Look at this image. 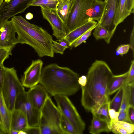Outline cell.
Listing matches in <instances>:
<instances>
[{"label":"cell","instance_id":"cell-1","mask_svg":"<svg viewBox=\"0 0 134 134\" xmlns=\"http://www.w3.org/2000/svg\"><path fill=\"white\" fill-rule=\"evenodd\" d=\"M113 75L109 65L104 61L97 60L92 64L86 76V84L80 87L81 104L86 110L91 112L110 101L107 88Z\"/></svg>","mask_w":134,"mask_h":134},{"label":"cell","instance_id":"cell-2","mask_svg":"<svg viewBox=\"0 0 134 134\" xmlns=\"http://www.w3.org/2000/svg\"><path fill=\"white\" fill-rule=\"evenodd\" d=\"M79 77L69 68L52 63L42 69L40 83L51 96L68 97L75 94L80 89Z\"/></svg>","mask_w":134,"mask_h":134},{"label":"cell","instance_id":"cell-3","mask_svg":"<svg viewBox=\"0 0 134 134\" xmlns=\"http://www.w3.org/2000/svg\"><path fill=\"white\" fill-rule=\"evenodd\" d=\"M18 35L17 43L27 44L33 48L40 57H54L53 40L51 35L42 28L37 30L26 27L13 17L11 20Z\"/></svg>","mask_w":134,"mask_h":134},{"label":"cell","instance_id":"cell-4","mask_svg":"<svg viewBox=\"0 0 134 134\" xmlns=\"http://www.w3.org/2000/svg\"><path fill=\"white\" fill-rule=\"evenodd\" d=\"M61 113L49 97L40 111V134H63L60 127Z\"/></svg>","mask_w":134,"mask_h":134},{"label":"cell","instance_id":"cell-5","mask_svg":"<svg viewBox=\"0 0 134 134\" xmlns=\"http://www.w3.org/2000/svg\"><path fill=\"white\" fill-rule=\"evenodd\" d=\"M1 90L5 103L8 109L12 112L14 109L18 96L25 91L24 87L18 78L16 71L14 68H6Z\"/></svg>","mask_w":134,"mask_h":134},{"label":"cell","instance_id":"cell-6","mask_svg":"<svg viewBox=\"0 0 134 134\" xmlns=\"http://www.w3.org/2000/svg\"><path fill=\"white\" fill-rule=\"evenodd\" d=\"M96 1L72 0L69 15L65 24L68 33L90 21L87 12Z\"/></svg>","mask_w":134,"mask_h":134},{"label":"cell","instance_id":"cell-7","mask_svg":"<svg viewBox=\"0 0 134 134\" xmlns=\"http://www.w3.org/2000/svg\"><path fill=\"white\" fill-rule=\"evenodd\" d=\"M54 97L61 114L72 124L77 134L83 133L85 123L68 97L57 95Z\"/></svg>","mask_w":134,"mask_h":134},{"label":"cell","instance_id":"cell-8","mask_svg":"<svg viewBox=\"0 0 134 134\" xmlns=\"http://www.w3.org/2000/svg\"><path fill=\"white\" fill-rule=\"evenodd\" d=\"M35 0H11L4 1L0 7V26L10 18L23 12Z\"/></svg>","mask_w":134,"mask_h":134},{"label":"cell","instance_id":"cell-9","mask_svg":"<svg viewBox=\"0 0 134 134\" xmlns=\"http://www.w3.org/2000/svg\"><path fill=\"white\" fill-rule=\"evenodd\" d=\"M14 109L22 111L26 115L29 126H39L40 111L35 108L28 100L26 92L21 93L17 97Z\"/></svg>","mask_w":134,"mask_h":134},{"label":"cell","instance_id":"cell-10","mask_svg":"<svg viewBox=\"0 0 134 134\" xmlns=\"http://www.w3.org/2000/svg\"><path fill=\"white\" fill-rule=\"evenodd\" d=\"M43 18L51 25L53 31V35L58 40L63 39L68 33L65 23L58 15L56 10L41 7Z\"/></svg>","mask_w":134,"mask_h":134},{"label":"cell","instance_id":"cell-11","mask_svg":"<svg viewBox=\"0 0 134 134\" xmlns=\"http://www.w3.org/2000/svg\"><path fill=\"white\" fill-rule=\"evenodd\" d=\"M43 64L40 59L32 60L30 65L24 72L21 79L24 87L30 88L40 83Z\"/></svg>","mask_w":134,"mask_h":134},{"label":"cell","instance_id":"cell-12","mask_svg":"<svg viewBox=\"0 0 134 134\" xmlns=\"http://www.w3.org/2000/svg\"><path fill=\"white\" fill-rule=\"evenodd\" d=\"M16 30L11 20H7L0 26V48L13 49L17 43Z\"/></svg>","mask_w":134,"mask_h":134},{"label":"cell","instance_id":"cell-13","mask_svg":"<svg viewBox=\"0 0 134 134\" xmlns=\"http://www.w3.org/2000/svg\"><path fill=\"white\" fill-rule=\"evenodd\" d=\"M118 0H107L103 16L97 24L104 27L113 36L115 30L114 25V20L115 9Z\"/></svg>","mask_w":134,"mask_h":134},{"label":"cell","instance_id":"cell-14","mask_svg":"<svg viewBox=\"0 0 134 134\" xmlns=\"http://www.w3.org/2000/svg\"><path fill=\"white\" fill-rule=\"evenodd\" d=\"M27 98L32 105L40 111L49 97L48 93L40 84L31 88L26 92Z\"/></svg>","mask_w":134,"mask_h":134},{"label":"cell","instance_id":"cell-15","mask_svg":"<svg viewBox=\"0 0 134 134\" xmlns=\"http://www.w3.org/2000/svg\"><path fill=\"white\" fill-rule=\"evenodd\" d=\"M98 23L94 20L89 21L67 33L63 38L72 47L73 43L82 35L91 29L95 28Z\"/></svg>","mask_w":134,"mask_h":134},{"label":"cell","instance_id":"cell-16","mask_svg":"<svg viewBox=\"0 0 134 134\" xmlns=\"http://www.w3.org/2000/svg\"><path fill=\"white\" fill-rule=\"evenodd\" d=\"M29 126L24 113L20 110L14 109L11 112L10 130L24 131Z\"/></svg>","mask_w":134,"mask_h":134},{"label":"cell","instance_id":"cell-17","mask_svg":"<svg viewBox=\"0 0 134 134\" xmlns=\"http://www.w3.org/2000/svg\"><path fill=\"white\" fill-rule=\"evenodd\" d=\"M0 111L2 118L0 129L5 134H9L11 112L8 109L5 103L1 89H0Z\"/></svg>","mask_w":134,"mask_h":134},{"label":"cell","instance_id":"cell-18","mask_svg":"<svg viewBox=\"0 0 134 134\" xmlns=\"http://www.w3.org/2000/svg\"><path fill=\"white\" fill-rule=\"evenodd\" d=\"M89 133L98 134L102 132L111 131L110 124L106 120L92 114V118L89 129Z\"/></svg>","mask_w":134,"mask_h":134},{"label":"cell","instance_id":"cell-19","mask_svg":"<svg viewBox=\"0 0 134 134\" xmlns=\"http://www.w3.org/2000/svg\"><path fill=\"white\" fill-rule=\"evenodd\" d=\"M106 4L104 1L96 0L87 12L90 21H97L98 23L99 22L103 14Z\"/></svg>","mask_w":134,"mask_h":134},{"label":"cell","instance_id":"cell-20","mask_svg":"<svg viewBox=\"0 0 134 134\" xmlns=\"http://www.w3.org/2000/svg\"><path fill=\"white\" fill-rule=\"evenodd\" d=\"M126 2V0L118 1L114 20V25L115 31L118 26L132 13L127 8Z\"/></svg>","mask_w":134,"mask_h":134},{"label":"cell","instance_id":"cell-21","mask_svg":"<svg viewBox=\"0 0 134 134\" xmlns=\"http://www.w3.org/2000/svg\"><path fill=\"white\" fill-rule=\"evenodd\" d=\"M111 131L117 134H132L134 132V125L114 119L111 122Z\"/></svg>","mask_w":134,"mask_h":134},{"label":"cell","instance_id":"cell-22","mask_svg":"<svg viewBox=\"0 0 134 134\" xmlns=\"http://www.w3.org/2000/svg\"><path fill=\"white\" fill-rule=\"evenodd\" d=\"M128 73V71L121 74L113 75L108 86L107 92L109 96L114 93L126 84Z\"/></svg>","mask_w":134,"mask_h":134},{"label":"cell","instance_id":"cell-23","mask_svg":"<svg viewBox=\"0 0 134 134\" xmlns=\"http://www.w3.org/2000/svg\"><path fill=\"white\" fill-rule=\"evenodd\" d=\"M72 1V0H60L57 7V13L65 24L69 15Z\"/></svg>","mask_w":134,"mask_h":134},{"label":"cell","instance_id":"cell-24","mask_svg":"<svg viewBox=\"0 0 134 134\" xmlns=\"http://www.w3.org/2000/svg\"><path fill=\"white\" fill-rule=\"evenodd\" d=\"M110 101L102 104L97 108L91 112L93 115L107 120L111 127V120L109 114Z\"/></svg>","mask_w":134,"mask_h":134},{"label":"cell","instance_id":"cell-25","mask_svg":"<svg viewBox=\"0 0 134 134\" xmlns=\"http://www.w3.org/2000/svg\"><path fill=\"white\" fill-rule=\"evenodd\" d=\"M94 29L93 35L96 40L103 39L107 43H110L111 38L108 31L98 24Z\"/></svg>","mask_w":134,"mask_h":134},{"label":"cell","instance_id":"cell-26","mask_svg":"<svg viewBox=\"0 0 134 134\" xmlns=\"http://www.w3.org/2000/svg\"><path fill=\"white\" fill-rule=\"evenodd\" d=\"M60 0H35L31 4V6H37L57 10Z\"/></svg>","mask_w":134,"mask_h":134},{"label":"cell","instance_id":"cell-27","mask_svg":"<svg viewBox=\"0 0 134 134\" xmlns=\"http://www.w3.org/2000/svg\"><path fill=\"white\" fill-rule=\"evenodd\" d=\"M60 127L63 134H77L72 124L62 114Z\"/></svg>","mask_w":134,"mask_h":134},{"label":"cell","instance_id":"cell-28","mask_svg":"<svg viewBox=\"0 0 134 134\" xmlns=\"http://www.w3.org/2000/svg\"><path fill=\"white\" fill-rule=\"evenodd\" d=\"M123 93L122 87L120 89L112 100L110 101V109H112L119 112L122 99Z\"/></svg>","mask_w":134,"mask_h":134},{"label":"cell","instance_id":"cell-29","mask_svg":"<svg viewBox=\"0 0 134 134\" xmlns=\"http://www.w3.org/2000/svg\"><path fill=\"white\" fill-rule=\"evenodd\" d=\"M69 48L68 43L63 39L53 41L52 50L54 53L63 54L65 50Z\"/></svg>","mask_w":134,"mask_h":134},{"label":"cell","instance_id":"cell-30","mask_svg":"<svg viewBox=\"0 0 134 134\" xmlns=\"http://www.w3.org/2000/svg\"><path fill=\"white\" fill-rule=\"evenodd\" d=\"M122 88V97L121 106L118 112L119 113L126 110L130 106L128 85L125 84Z\"/></svg>","mask_w":134,"mask_h":134},{"label":"cell","instance_id":"cell-31","mask_svg":"<svg viewBox=\"0 0 134 134\" xmlns=\"http://www.w3.org/2000/svg\"><path fill=\"white\" fill-rule=\"evenodd\" d=\"M95 28L90 30L76 40L73 43L72 47H76L86 41L91 35L92 31Z\"/></svg>","mask_w":134,"mask_h":134},{"label":"cell","instance_id":"cell-32","mask_svg":"<svg viewBox=\"0 0 134 134\" xmlns=\"http://www.w3.org/2000/svg\"><path fill=\"white\" fill-rule=\"evenodd\" d=\"M11 48H0V65L4 66L3 63L5 60L8 58L9 55H12Z\"/></svg>","mask_w":134,"mask_h":134},{"label":"cell","instance_id":"cell-33","mask_svg":"<svg viewBox=\"0 0 134 134\" xmlns=\"http://www.w3.org/2000/svg\"><path fill=\"white\" fill-rule=\"evenodd\" d=\"M128 75L125 84H128L134 82V60L131 62L130 66L128 71Z\"/></svg>","mask_w":134,"mask_h":134},{"label":"cell","instance_id":"cell-34","mask_svg":"<svg viewBox=\"0 0 134 134\" xmlns=\"http://www.w3.org/2000/svg\"><path fill=\"white\" fill-rule=\"evenodd\" d=\"M127 85L129 88V105L134 106V82Z\"/></svg>","mask_w":134,"mask_h":134},{"label":"cell","instance_id":"cell-35","mask_svg":"<svg viewBox=\"0 0 134 134\" xmlns=\"http://www.w3.org/2000/svg\"><path fill=\"white\" fill-rule=\"evenodd\" d=\"M130 48V46L129 44H122L117 48L116 52L118 54L123 55L127 53Z\"/></svg>","mask_w":134,"mask_h":134},{"label":"cell","instance_id":"cell-36","mask_svg":"<svg viewBox=\"0 0 134 134\" xmlns=\"http://www.w3.org/2000/svg\"><path fill=\"white\" fill-rule=\"evenodd\" d=\"M117 119L119 121L131 123L128 115V108L123 112L119 113Z\"/></svg>","mask_w":134,"mask_h":134},{"label":"cell","instance_id":"cell-37","mask_svg":"<svg viewBox=\"0 0 134 134\" xmlns=\"http://www.w3.org/2000/svg\"><path fill=\"white\" fill-rule=\"evenodd\" d=\"M26 134H40L39 126H29L24 131Z\"/></svg>","mask_w":134,"mask_h":134},{"label":"cell","instance_id":"cell-38","mask_svg":"<svg viewBox=\"0 0 134 134\" xmlns=\"http://www.w3.org/2000/svg\"><path fill=\"white\" fill-rule=\"evenodd\" d=\"M128 113L131 123H134V106L130 105L128 108Z\"/></svg>","mask_w":134,"mask_h":134},{"label":"cell","instance_id":"cell-39","mask_svg":"<svg viewBox=\"0 0 134 134\" xmlns=\"http://www.w3.org/2000/svg\"><path fill=\"white\" fill-rule=\"evenodd\" d=\"M130 48L133 52V56L134 55V26H133L130 35V43L129 44Z\"/></svg>","mask_w":134,"mask_h":134},{"label":"cell","instance_id":"cell-40","mask_svg":"<svg viewBox=\"0 0 134 134\" xmlns=\"http://www.w3.org/2000/svg\"><path fill=\"white\" fill-rule=\"evenodd\" d=\"M6 67L4 66L0 65V89H1L3 83Z\"/></svg>","mask_w":134,"mask_h":134},{"label":"cell","instance_id":"cell-41","mask_svg":"<svg viewBox=\"0 0 134 134\" xmlns=\"http://www.w3.org/2000/svg\"><path fill=\"white\" fill-rule=\"evenodd\" d=\"M126 6L128 10L134 13V0H126Z\"/></svg>","mask_w":134,"mask_h":134},{"label":"cell","instance_id":"cell-42","mask_svg":"<svg viewBox=\"0 0 134 134\" xmlns=\"http://www.w3.org/2000/svg\"><path fill=\"white\" fill-rule=\"evenodd\" d=\"M119 114L118 112L116 111L113 109H110L109 114L111 120L115 119H117Z\"/></svg>","mask_w":134,"mask_h":134},{"label":"cell","instance_id":"cell-43","mask_svg":"<svg viewBox=\"0 0 134 134\" xmlns=\"http://www.w3.org/2000/svg\"><path fill=\"white\" fill-rule=\"evenodd\" d=\"M87 77L85 75H82L79 77L78 80V82L81 86H84L86 83Z\"/></svg>","mask_w":134,"mask_h":134},{"label":"cell","instance_id":"cell-44","mask_svg":"<svg viewBox=\"0 0 134 134\" xmlns=\"http://www.w3.org/2000/svg\"><path fill=\"white\" fill-rule=\"evenodd\" d=\"M26 18L28 20H30L33 18V15L30 13H27L25 16Z\"/></svg>","mask_w":134,"mask_h":134},{"label":"cell","instance_id":"cell-45","mask_svg":"<svg viewBox=\"0 0 134 134\" xmlns=\"http://www.w3.org/2000/svg\"><path fill=\"white\" fill-rule=\"evenodd\" d=\"M19 131L15 130H10L9 134H19Z\"/></svg>","mask_w":134,"mask_h":134},{"label":"cell","instance_id":"cell-46","mask_svg":"<svg viewBox=\"0 0 134 134\" xmlns=\"http://www.w3.org/2000/svg\"><path fill=\"white\" fill-rule=\"evenodd\" d=\"M19 134H26V133L24 131H19Z\"/></svg>","mask_w":134,"mask_h":134},{"label":"cell","instance_id":"cell-47","mask_svg":"<svg viewBox=\"0 0 134 134\" xmlns=\"http://www.w3.org/2000/svg\"><path fill=\"white\" fill-rule=\"evenodd\" d=\"M2 123V118L1 116V114L0 111V124H1Z\"/></svg>","mask_w":134,"mask_h":134},{"label":"cell","instance_id":"cell-48","mask_svg":"<svg viewBox=\"0 0 134 134\" xmlns=\"http://www.w3.org/2000/svg\"><path fill=\"white\" fill-rule=\"evenodd\" d=\"M4 0H0V7Z\"/></svg>","mask_w":134,"mask_h":134},{"label":"cell","instance_id":"cell-49","mask_svg":"<svg viewBox=\"0 0 134 134\" xmlns=\"http://www.w3.org/2000/svg\"><path fill=\"white\" fill-rule=\"evenodd\" d=\"M4 134L5 133L0 129V134Z\"/></svg>","mask_w":134,"mask_h":134},{"label":"cell","instance_id":"cell-50","mask_svg":"<svg viewBox=\"0 0 134 134\" xmlns=\"http://www.w3.org/2000/svg\"><path fill=\"white\" fill-rule=\"evenodd\" d=\"M11 0H4V1L6 2H8L10 1Z\"/></svg>","mask_w":134,"mask_h":134},{"label":"cell","instance_id":"cell-51","mask_svg":"<svg viewBox=\"0 0 134 134\" xmlns=\"http://www.w3.org/2000/svg\"><path fill=\"white\" fill-rule=\"evenodd\" d=\"M107 1V0H104V1L105 2H106Z\"/></svg>","mask_w":134,"mask_h":134}]
</instances>
